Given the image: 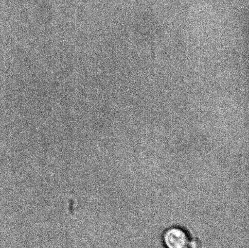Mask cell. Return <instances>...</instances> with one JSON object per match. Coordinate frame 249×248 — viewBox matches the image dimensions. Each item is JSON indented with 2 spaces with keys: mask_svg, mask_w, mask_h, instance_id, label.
<instances>
[{
  "mask_svg": "<svg viewBox=\"0 0 249 248\" xmlns=\"http://www.w3.org/2000/svg\"><path fill=\"white\" fill-rule=\"evenodd\" d=\"M161 239L165 248H197L196 242L191 234L178 226L167 228L163 232Z\"/></svg>",
  "mask_w": 249,
  "mask_h": 248,
  "instance_id": "1",
  "label": "cell"
}]
</instances>
